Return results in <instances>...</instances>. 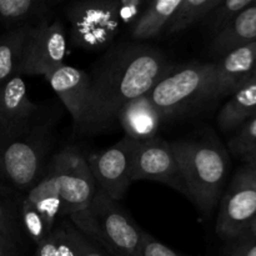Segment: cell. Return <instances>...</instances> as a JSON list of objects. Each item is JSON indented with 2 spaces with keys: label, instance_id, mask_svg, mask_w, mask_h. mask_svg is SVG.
Masks as SVG:
<instances>
[{
  "label": "cell",
  "instance_id": "6da1fadb",
  "mask_svg": "<svg viewBox=\"0 0 256 256\" xmlns=\"http://www.w3.org/2000/svg\"><path fill=\"white\" fill-rule=\"evenodd\" d=\"M172 66L159 49L142 42L110 48L89 72V102L76 132H106L116 122L120 110L148 94Z\"/></svg>",
  "mask_w": 256,
  "mask_h": 256
},
{
  "label": "cell",
  "instance_id": "7a4b0ae2",
  "mask_svg": "<svg viewBox=\"0 0 256 256\" xmlns=\"http://www.w3.org/2000/svg\"><path fill=\"white\" fill-rule=\"evenodd\" d=\"M189 198L204 214L210 215L222 198L229 172V155L215 138L170 142Z\"/></svg>",
  "mask_w": 256,
  "mask_h": 256
},
{
  "label": "cell",
  "instance_id": "3957f363",
  "mask_svg": "<svg viewBox=\"0 0 256 256\" xmlns=\"http://www.w3.org/2000/svg\"><path fill=\"white\" fill-rule=\"evenodd\" d=\"M69 219L82 235L110 255L140 256L144 230L99 188L89 206Z\"/></svg>",
  "mask_w": 256,
  "mask_h": 256
},
{
  "label": "cell",
  "instance_id": "277c9868",
  "mask_svg": "<svg viewBox=\"0 0 256 256\" xmlns=\"http://www.w3.org/2000/svg\"><path fill=\"white\" fill-rule=\"evenodd\" d=\"M52 145L48 122L9 132L0 128V182L25 194L44 176V165Z\"/></svg>",
  "mask_w": 256,
  "mask_h": 256
},
{
  "label": "cell",
  "instance_id": "5b68a950",
  "mask_svg": "<svg viewBox=\"0 0 256 256\" xmlns=\"http://www.w3.org/2000/svg\"><path fill=\"white\" fill-rule=\"evenodd\" d=\"M162 114V120L176 116L218 99L215 62H190L172 66L146 94Z\"/></svg>",
  "mask_w": 256,
  "mask_h": 256
},
{
  "label": "cell",
  "instance_id": "8992f818",
  "mask_svg": "<svg viewBox=\"0 0 256 256\" xmlns=\"http://www.w3.org/2000/svg\"><path fill=\"white\" fill-rule=\"evenodd\" d=\"M70 39L82 50L106 49L120 29L118 0H80L65 9Z\"/></svg>",
  "mask_w": 256,
  "mask_h": 256
},
{
  "label": "cell",
  "instance_id": "52a82bcc",
  "mask_svg": "<svg viewBox=\"0 0 256 256\" xmlns=\"http://www.w3.org/2000/svg\"><path fill=\"white\" fill-rule=\"evenodd\" d=\"M48 172L55 178L62 199V215L72 216L89 206L96 192V182L86 156L68 146L52 158Z\"/></svg>",
  "mask_w": 256,
  "mask_h": 256
},
{
  "label": "cell",
  "instance_id": "ba28073f",
  "mask_svg": "<svg viewBox=\"0 0 256 256\" xmlns=\"http://www.w3.org/2000/svg\"><path fill=\"white\" fill-rule=\"evenodd\" d=\"M216 232L232 242L246 234L256 219V169L244 165L222 198Z\"/></svg>",
  "mask_w": 256,
  "mask_h": 256
},
{
  "label": "cell",
  "instance_id": "9c48e42d",
  "mask_svg": "<svg viewBox=\"0 0 256 256\" xmlns=\"http://www.w3.org/2000/svg\"><path fill=\"white\" fill-rule=\"evenodd\" d=\"M68 34L60 19L45 20L32 26L25 45L20 75H48L64 65Z\"/></svg>",
  "mask_w": 256,
  "mask_h": 256
},
{
  "label": "cell",
  "instance_id": "30bf717a",
  "mask_svg": "<svg viewBox=\"0 0 256 256\" xmlns=\"http://www.w3.org/2000/svg\"><path fill=\"white\" fill-rule=\"evenodd\" d=\"M139 180L162 182L185 195L179 164L170 142L159 136L148 142H134L132 182Z\"/></svg>",
  "mask_w": 256,
  "mask_h": 256
},
{
  "label": "cell",
  "instance_id": "8fae6325",
  "mask_svg": "<svg viewBox=\"0 0 256 256\" xmlns=\"http://www.w3.org/2000/svg\"><path fill=\"white\" fill-rule=\"evenodd\" d=\"M134 142L124 136L112 146L86 156L96 186L119 202L132 184V152Z\"/></svg>",
  "mask_w": 256,
  "mask_h": 256
},
{
  "label": "cell",
  "instance_id": "7c38bea8",
  "mask_svg": "<svg viewBox=\"0 0 256 256\" xmlns=\"http://www.w3.org/2000/svg\"><path fill=\"white\" fill-rule=\"evenodd\" d=\"M39 106L29 98L22 75L0 85V128L9 132H19L39 122Z\"/></svg>",
  "mask_w": 256,
  "mask_h": 256
},
{
  "label": "cell",
  "instance_id": "4fadbf2b",
  "mask_svg": "<svg viewBox=\"0 0 256 256\" xmlns=\"http://www.w3.org/2000/svg\"><path fill=\"white\" fill-rule=\"evenodd\" d=\"M44 78L64 104L76 130L82 122L89 102V72L64 64Z\"/></svg>",
  "mask_w": 256,
  "mask_h": 256
},
{
  "label": "cell",
  "instance_id": "5bb4252c",
  "mask_svg": "<svg viewBox=\"0 0 256 256\" xmlns=\"http://www.w3.org/2000/svg\"><path fill=\"white\" fill-rule=\"evenodd\" d=\"M256 78V42L244 45L215 62L216 96H228Z\"/></svg>",
  "mask_w": 256,
  "mask_h": 256
},
{
  "label": "cell",
  "instance_id": "9a60e30c",
  "mask_svg": "<svg viewBox=\"0 0 256 256\" xmlns=\"http://www.w3.org/2000/svg\"><path fill=\"white\" fill-rule=\"evenodd\" d=\"M125 136L136 142H148L158 136L162 116L146 94L128 102L118 115Z\"/></svg>",
  "mask_w": 256,
  "mask_h": 256
},
{
  "label": "cell",
  "instance_id": "2e32d148",
  "mask_svg": "<svg viewBox=\"0 0 256 256\" xmlns=\"http://www.w3.org/2000/svg\"><path fill=\"white\" fill-rule=\"evenodd\" d=\"M256 42V0L212 39V52L222 58L232 50Z\"/></svg>",
  "mask_w": 256,
  "mask_h": 256
},
{
  "label": "cell",
  "instance_id": "e0dca14e",
  "mask_svg": "<svg viewBox=\"0 0 256 256\" xmlns=\"http://www.w3.org/2000/svg\"><path fill=\"white\" fill-rule=\"evenodd\" d=\"M55 4L48 0H0V24L6 32L35 26L46 19Z\"/></svg>",
  "mask_w": 256,
  "mask_h": 256
},
{
  "label": "cell",
  "instance_id": "ac0fdd59",
  "mask_svg": "<svg viewBox=\"0 0 256 256\" xmlns=\"http://www.w3.org/2000/svg\"><path fill=\"white\" fill-rule=\"evenodd\" d=\"M255 115L256 78L230 95L218 115V125L224 132H234Z\"/></svg>",
  "mask_w": 256,
  "mask_h": 256
},
{
  "label": "cell",
  "instance_id": "d6986e66",
  "mask_svg": "<svg viewBox=\"0 0 256 256\" xmlns=\"http://www.w3.org/2000/svg\"><path fill=\"white\" fill-rule=\"evenodd\" d=\"M182 0H152L130 26V34L136 42L152 40L165 32Z\"/></svg>",
  "mask_w": 256,
  "mask_h": 256
},
{
  "label": "cell",
  "instance_id": "ffe728a7",
  "mask_svg": "<svg viewBox=\"0 0 256 256\" xmlns=\"http://www.w3.org/2000/svg\"><path fill=\"white\" fill-rule=\"evenodd\" d=\"M25 202L35 206L48 229L52 232L58 218L62 215V199L55 178L48 172L39 182L28 192L22 194Z\"/></svg>",
  "mask_w": 256,
  "mask_h": 256
},
{
  "label": "cell",
  "instance_id": "44dd1931",
  "mask_svg": "<svg viewBox=\"0 0 256 256\" xmlns=\"http://www.w3.org/2000/svg\"><path fill=\"white\" fill-rule=\"evenodd\" d=\"M32 26L5 32L0 36V85L20 75L25 45Z\"/></svg>",
  "mask_w": 256,
  "mask_h": 256
},
{
  "label": "cell",
  "instance_id": "7402d4cb",
  "mask_svg": "<svg viewBox=\"0 0 256 256\" xmlns=\"http://www.w3.org/2000/svg\"><path fill=\"white\" fill-rule=\"evenodd\" d=\"M22 196V192L0 182V238L19 248L22 240L20 225Z\"/></svg>",
  "mask_w": 256,
  "mask_h": 256
},
{
  "label": "cell",
  "instance_id": "603a6c76",
  "mask_svg": "<svg viewBox=\"0 0 256 256\" xmlns=\"http://www.w3.org/2000/svg\"><path fill=\"white\" fill-rule=\"evenodd\" d=\"M80 232L72 222H62L36 245L35 256H80Z\"/></svg>",
  "mask_w": 256,
  "mask_h": 256
},
{
  "label": "cell",
  "instance_id": "cb8c5ba5",
  "mask_svg": "<svg viewBox=\"0 0 256 256\" xmlns=\"http://www.w3.org/2000/svg\"><path fill=\"white\" fill-rule=\"evenodd\" d=\"M219 2L220 0H182L165 30V34H178L198 22H202Z\"/></svg>",
  "mask_w": 256,
  "mask_h": 256
},
{
  "label": "cell",
  "instance_id": "d4e9b609",
  "mask_svg": "<svg viewBox=\"0 0 256 256\" xmlns=\"http://www.w3.org/2000/svg\"><path fill=\"white\" fill-rule=\"evenodd\" d=\"M252 2V0H220L219 4L210 12L202 24L215 36Z\"/></svg>",
  "mask_w": 256,
  "mask_h": 256
},
{
  "label": "cell",
  "instance_id": "484cf974",
  "mask_svg": "<svg viewBox=\"0 0 256 256\" xmlns=\"http://www.w3.org/2000/svg\"><path fill=\"white\" fill-rule=\"evenodd\" d=\"M20 225L22 234L26 235L35 245H39L52 232L35 206L25 202L22 196L20 202Z\"/></svg>",
  "mask_w": 256,
  "mask_h": 256
},
{
  "label": "cell",
  "instance_id": "4316f807",
  "mask_svg": "<svg viewBox=\"0 0 256 256\" xmlns=\"http://www.w3.org/2000/svg\"><path fill=\"white\" fill-rule=\"evenodd\" d=\"M256 145V115L242 124L229 140V149L242 158Z\"/></svg>",
  "mask_w": 256,
  "mask_h": 256
},
{
  "label": "cell",
  "instance_id": "83f0119b",
  "mask_svg": "<svg viewBox=\"0 0 256 256\" xmlns=\"http://www.w3.org/2000/svg\"><path fill=\"white\" fill-rule=\"evenodd\" d=\"M149 2L144 0H120L118 2V16L120 25L132 26L140 18Z\"/></svg>",
  "mask_w": 256,
  "mask_h": 256
},
{
  "label": "cell",
  "instance_id": "f1b7e54d",
  "mask_svg": "<svg viewBox=\"0 0 256 256\" xmlns=\"http://www.w3.org/2000/svg\"><path fill=\"white\" fill-rule=\"evenodd\" d=\"M222 256H256V238L248 232L232 240Z\"/></svg>",
  "mask_w": 256,
  "mask_h": 256
},
{
  "label": "cell",
  "instance_id": "f546056e",
  "mask_svg": "<svg viewBox=\"0 0 256 256\" xmlns=\"http://www.w3.org/2000/svg\"><path fill=\"white\" fill-rule=\"evenodd\" d=\"M140 256H186L180 252H175L172 248L166 246L159 240L155 239L152 235L142 232V252Z\"/></svg>",
  "mask_w": 256,
  "mask_h": 256
},
{
  "label": "cell",
  "instance_id": "4dcf8cb0",
  "mask_svg": "<svg viewBox=\"0 0 256 256\" xmlns=\"http://www.w3.org/2000/svg\"><path fill=\"white\" fill-rule=\"evenodd\" d=\"M80 242V256H106L105 255L104 250L100 249L94 242L88 239L85 235L80 232L79 236Z\"/></svg>",
  "mask_w": 256,
  "mask_h": 256
},
{
  "label": "cell",
  "instance_id": "1f68e13d",
  "mask_svg": "<svg viewBox=\"0 0 256 256\" xmlns=\"http://www.w3.org/2000/svg\"><path fill=\"white\" fill-rule=\"evenodd\" d=\"M0 256H22L20 254V248L10 244L6 240L0 238Z\"/></svg>",
  "mask_w": 256,
  "mask_h": 256
},
{
  "label": "cell",
  "instance_id": "d6a6232c",
  "mask_svg": "<svg viewBox=\"0 0 256 256\" xmlns=\"http://www.w3.org/2000/svg\"><path fill=\"white\" fill-rule=\"evenodd\" d=\"M242 160L245 162V165H249V166L256 169V145L242 158Z\"/></svg>",
  "mask_w": 256,
  "mask_h": 256
},
{
  "label": "cell",
  "instance_id": "836d02e7",
  "mask_svg": "<svg viewBox=\"0 0 256 256\" xmlns=\"http://www.w3.org/2000/svg\"><path fill=\"white\" fill-rule=\"evenodd\" d=\"M249 232H252V234L254 235V236L256 238V219L254 220V222H252V226H250Z\"/></svg>",
  "mask_w": 256,
  "mask_h": 256
}]
</instances>
